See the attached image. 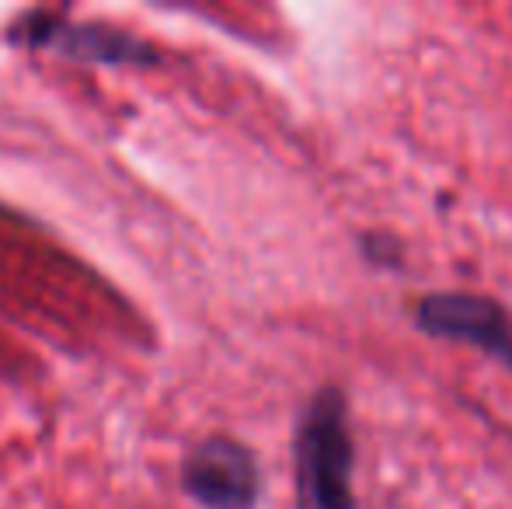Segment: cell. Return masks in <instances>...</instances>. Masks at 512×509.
<instances>
[{
	"label": "cell",
	"mask_w": 512,
	"mask_h": 509,
	"mask_svg": "<svg viewBox=\"0 0 512 509\" xmlns=\"http://www.w3.org/2000/svg\"><path fill=\"white\" fill-rule=\"evenodd\" d=\"M352 464L349 401L342 387L328 384L307 401L293 436L297 509H356Z\"/></svg>",
	"instance_id": "obj_1"
},
{
	"label": "cell",
	"mask_w": 512,
	"mask_h": 509,
	"mask_svg": "<svg viewBox=\"0 0 512 509\" xmlns=\"http://www.w3.org/2000/svg\"><path fill=\"white\" fill-rule=\"evenodd\" d=\"M7 42L25 49H46L60 53L63 60L77 63H102V67H154L161 53L147 39L126 32L105 21H70L53 11H28L11 21Z\"/></svg>",
	"instance_id": "obj_2"
},
{
	"label": "cell",
	"mask_w": 512,
	"mask_h": 509,
	"mask_svg": "<svg viewBox=\"0 0 512 509\" xmlns=\"http://www.w3.org/2000/svg\"><path fill=\"white\" fill-rule=\"evenodd\" d=\"M182 489L203 509H258L262 468L234 436H203L182 457Z\"/></svg>",
	"instance_id": "obj_3"
},
{
	"label": "cell",
	"mask_w": 512,
	"mask_h": 509,
	"mask_svg": "<svg viewBox=\"0 0 512 509\" xmlns=\"http://www.w3.org/2000/svg\"><path fill=\"white\" fill-rule=\"evenodd\" d=\"M415 328L429 339L481 349L512 370V314L495 297L467 290L425 293L415 304Z\"/></svg>",
	"instance_id": "obj_4"
},
{
	"label": "cell",
	"mask_w": 512,
	"mask_h": 509,
	"mask_svg": "<svg viewBox=\"0 0 512 509\" xmlns=\"http://www.w3.org/2000/svg\"><path fill=\"white\" fill-rule=\"evenodd\" d=\"M359 245H363L366 262L380 265V269H394V265L401 262V241L394 238V234H387V231L363 234V238H359Z\"/></svg>",
	"instance_id": "obj_5"
}]
</instances>
